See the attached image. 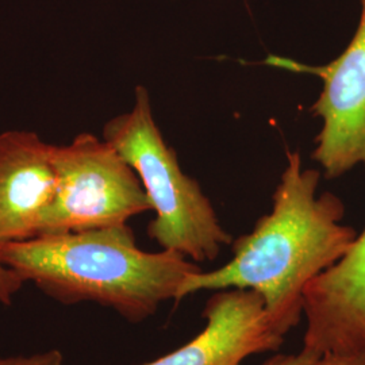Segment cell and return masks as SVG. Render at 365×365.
Listing matches in <instances>:
<instances>
[{
    "mask_svg": "<svg viewBox=\"0 0 365 365\" xmlns=\"http://www.w3.org/2000/svg\"><path fill=\"white\" fill-rule=\"evenodd\" d=\"M103 138L143 182L156 214L148 235L161 248L203 262L215 260L233 242L199 182L182 172L176 152L163 138L145 87L135 88L129 113L106 123Z\"/></svg>",
    "mask_w": 365,
    "mask_h": 365,
    "instance_id": "3957f363",
    "label": "cell"
},
{
    "mask_svg": "<svg viewBox=\"0 0 365 365\" xmlns=\"http://www.w3.org/2000/svg\"><path fill=\"white\" fill-rule=\"evenodd\" d=\"M319 359L321 357H318L317 354L303 348L299 353L276 354L261 365H317Z\"/></svg>",
    "mask_w": 365,
    "mask_h": 365,
    "instance_id": "8fae6325",
    "label": "cell"
},
{
    "mask_svg": "<svg viewBox=\"0 0 365 365\" xmlns=\"http://www.w3.org/2000/svg\"><path fill=\"white\" fill-rule=\"evenodd\" d=\"M56 194L39 235L73 233L126 225L152 211L143 182L105 138L81 133L53 146Z\"/></svg>",
    "mask_w": 365,
    "mask_h": 365,
    "instance_id": "277c9868",
    "label": "cell"
},
{
    "mask_svg": "<svg viewBox=\"0 0 365 365\" xmlns=\"http://www.w3.org/2000/svg\"><path fill=\"white\" fill-rule=\"evenodd\" d=\"M360 24L348 48L327 66H312L269 56L265 63L294 72L313 73L324 90L312 107L324 122L313 158L327 179H336L357 164L365 167V0Z\"/></svg>",
    "mask_w": 365,
    "mask_h": 365,
    "instance_id": "5b68a950",
    "label": "cell"
},
{
    "mask_svg": "<svg viewBox=\"0 0 365 365\" xmlns=\"http://www.w3.org/2000/svg\"><path fill=\"white\" fill-rule=\"evenodd\" d=\"M321 172L306 170L298 152L272 196V210L255 229L232 242L233 259L199 271L182 284L179 302L202 291L250 289L264 300L274 330L286 336L303 317V294L351 248L357 233L342 225L345 206L330 192L317 195Z\"/></svg>",
    "mask_w": 365,
    "mask_h": 365,
    "instance_id": "6da1fadb",
    "label": "cell"
},
{
    "mask_svg": "<svg viewBox=\"0 0 365 365\" xmlns=\"http://www.w3.org/2000/svg\"><path fill=\"white\" fill-rule=\"evenodd\" d=\"M53 146L37 133H0V247L39 235L56 194Z\"/></svg>",
    "mask_w": 365,
    "mask_h": 365,
    "instance_id": "ba28073f",
    "label": "cell"
},
{
    "mask_svg": "<svg viewBox=\"0 0 365 365\" xmlns=\"http://www.w3.org/2000/svg\"><path fill=\"white\" fill-rule=\"evenodd\" d=\"M203 318L206 327L195 339L141 365H241L249 356L276 352L284 342L268 318L264 300L250 289L214 291Z\"/></svg>",
    "mask_w": 365,
    "mask_h": 365,
    "instance_id": "8992f818",
    "label": "cell"
},
{
    "mask_svg": "<svg viewBox=\"0 0 365 365\" xmlns=\"http://www.w3.org/2000/svg\"><path fill=\"white\" fill-rule=\"evenodd\" d=\"M317 365H365V352L327 353Z\"/></svg>",
    "mask_w": 365,
    "mask_h": 365,
    "instance_id": "7c38bea8",
    "label": "cell"
},
{
    "mask_svg": "<svg viewBox=\"0 0 365 365\" xmlns=\"http://www.w3.org/2000/svg\"><path fill=\"white\" fill-rule=\"evenodd\" d=\"M21 274L0 259V303L9 306L14 297L25 286Z\"/></svg>",
    "mask_w": 365,
    "mask_h": 365,
    "instance_id": "9c48e42d",
    "label": "cell"
},
{
    "mask_svg": "<svg viewBox=\"0 0 365 365\" xmlns=\"http://www.w3.org/2000/svg\"><path fill=\"white\" fill-rule=\"evenodd\" d=\"M303 348L327 353L365 352V230L303 294Z\"/></svg>",
    "mask_w": 365,
    "mask_h": 365,
    "instance_id": "52a82bcc",
    "label": "cell"
},
{
    "mask_svg": "<svg viewBox=\"0 0 365 365\" xmlns=\"http://www.w3.org/2000/svg\"><path fill=\"white\" fill-rule=\"evenodd\" d=\"M64 354L58 349L34 353L26 356L0 357V365H63Z\"/></svg>",
    "mask_w": 365,
    "mask_h": 365,
    "instance_id": "30bf717a",
    "label": "cell"
},
{
    "mask_svg": "<svg viewBox=\"0 0 365 365\" xmlns=\"http://www.w3.org/2000/svg\"><path fill=\"white\" fill-rule=\"evenodd\" d=\"M0 259L53 299L96 303L131 324L144 322L167 300L179 302L184 282L202 271L178 252L138 248L128 223L6 244Z\"/></svg>",
    "mask_w": 365,
    "mask_h": 365,
    "instance_id": "7a4b0ae2",
    "label": "cell"
}]
</instances>
